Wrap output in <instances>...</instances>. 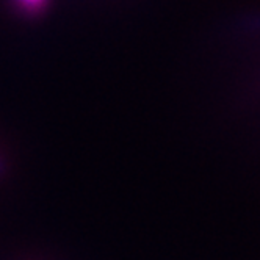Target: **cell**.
Masks as SVG:
<instances>
[{"instance_id":"obj_1","label":"cell","mask_w":260,"mask_h":260,"mask_svg":"<svg viewBox=\"0 0 260 260\" xmlns=\"http://www.w3.org/2000/svg\"><path fill=\"white\" fill-rule=\"evenodd\" d=\"M19 5L24 8V10H28V11H36V10H41L46 4V0H17Z\"/></svg>"}]
</instances>
